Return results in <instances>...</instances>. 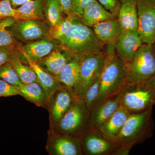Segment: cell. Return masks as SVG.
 I'll return each mask as SVG.
<instances>
[{
    "mask_svg": "<svg viewBox=\"0 0 155 155\" xmlns=\"http://www.w3.org/2000/svg\"><path fill=\"white\" fill-rule=\"evenodd\" d=\"M78 99L76 95L67 88L61 86L49 97L48 110L49 114L50 127L61 120Z\"/></svg>",
    "mask_w": 155,
    "mask_h": 155,
    "instance_id": "obj_9",
    "label": "cell"
},
{
    "mask_svg": "<svg viewBox=\"0 0 155 155\" xmlns=\"http://www.w3.org/2000/svg\"><path fill=\"white\" fill-rule=\"evenodd\" d=\"M19 95L37 107H41L48 110V97L45 91L38 82L24 84L18 88Z\"/></svg>",
    "mask_w": 155,
    "mask_h": 155,
    "instance_id": "obj_21",
    "label": "cell"
},
{
    "mask_svg": "<svg viewBox=\"0 0 155 155\" xmlns=\"http://www.w3.org/2000/svg\"><path fill=\"white\" fill-rule=\"evenodd\" d=\"M56 41L71 56L80 57L104 51L105 45L97 38L93 28L77 17L67 33Z\"/></svg>",
    "mask_w": 155,
    "mask_h": 155,
    "instance_id": "obj_1",
    "label": "cell"
},
{
    "mask_svg": "<svg viewBox=\"0 0 155 155\" xmlns=\"http://www.w3.org/2000/svg\"><path fill=\"white\" fill-rule=\"evenodd\" d=\"M28 65L36 74L38 82L44 89L48 97L51 96L56 90L61 87L58 78L43 68L38 63L26 57H23Z\"/></svg>",
    "mask_w": 155,
    "mask_h": 155,
    "instance_id": "obj_22",
    "label": "cell"
},
{
    "mask_svg": "<svg viewBox=\"0 0 155 155\" xmlns=\"http://www.w3.org/2000/svg\"><path fill=\"white\" fill-rule=\"evenodd\" d=\"M84 155H111L116 146L98 129L87 128L81 137Z\"/></svg>",
    "mask_w": 155,
    "mask_h": 155,
    "instance_id": "obj_12",
    "label": "cell"
},
{
    "mask_svg": "<svg viewBox=\"0 0 155 155\" xmlns=\"http://www.w3.org/2000/svg\"><path fill=\"white\" fill-rule=\"evenodd\" d=\"M19 89L5 81L0 79V97L19 95Z\"/></svg>",
    "mask_w": 155,
    "mask_h": 155,
    "instance_id": "obj_33",
    "label": "cell"
},
{
    "mask_svg": "<svg viewBox=\"0 0 155 155\" xmlns=\"http://www.w3.org/2000/svg\"><path fill=\"white\" fill-rule=\"evenodd\" d=\"M46 150L50 155H84L81 137L54 133L49 129Z\"/></svg>",
    "mask_w": 155,
    "mask_h": 155,
    "instance_id": "obj_10",
    "label": "cell"
},
{
    "mask_svg": "<svg viewBox=\"0 0 155 155\" xmlns=\"http://www.w3.org/2000/svg\"><path fill=\"white\" fill-rule=\"evenodd\" d=\"M11 5L14 8H17L19 6L22 5L23 4L27 2L30 0H9Z\"/></svg>",
    "mask_w": 155,
    "mask_h": 155,
    "instance_id": "obj_39",
    "label": "cell"
},
{
    "mask_svg": "<svg viewBox=\"0 0 155 155\" xmlns=\"http://www.w3.org/2000/svg\"><path fill=\"white\" fill-rule=\"evenodd\" d=\"M117 94L102 101L91 108L87 128L99 130L121 106Z\"/></svg>",
    "mask_w": 155,
    "mask_h": 155,
    "instance_id": "obj_14",
    "label": "cell"
},
{
    "mask_svg": "<svg viewBox=\"0 0 155 155\" xmlns=\"http://www.w3.org/2000/svg\"><path fill=\"white\" fill-rule=\"evenodd\" d=\"M79 69V57L72 56L57 78L60 86L68 89L75 94Z\"/></svg>",
    "mask_w": 155,
    "mask_h": 155,
    "instance_id": "obj_19",
    "label": "cell"
},
{
    "mask_svg": "<svg viewBox=\"0 0 155 155\" xmlns=\"http://www.w3.org/2000/svg\"><path fill=\"white\" fill-rule=\"evenodd\" d=\"M104 52V63L100 78L99 94L94 105L118 94L127 82L124 63L117 55L114 44L105 45Z\"/></svg>",
    "mask_w": 155,
    "mask_h": 155,
    "instance_id": "obj_2",
    "label": "cell"
},
{
    "mask_svg": "<svg viewBox=\"0 0 155 155\" xmlns=\"http://www.w3.org/2000/svg\"><path fill=\"white\" fill-rule=\"evenodd\" d=\"M138 31L143 43L155 41V0H138Z\"/></svg>",
    "mask_w": 155,
    "mask_h": 155,
    "instance_id": "obj_11",
    "label": "cell"
},
{
    "mask_svg": "<svg viewBox=\"0 0 155 155\" xmlns=\"http://www.w3.org/2000/svg\"><path fill=\"white\" fill-rule=\"evenodd\" d=\"M133 146L131 144H120L116 145L111 155H127L129 154L131 148Z\"/></svg>",
    "mask_w": 155,
    "mask_h": 155,
    "instance_id": "obj_35",
    "label": "cell"
},
{
    "mask_svg": "<svg viewBox=\"0 0 155 155\" xmlns=\"http://www.w3.org/2000/svg\"><path fill=\"white\" fill-rule=\"evenodd\" d=\"M143 44L138 30L121 31L114 46L117 55L125 64L131 60Z\"/></svg>",
    "mask_w": 155,
    "mask_h": 155,
    "instance_id": "obj_13",
    "label": "cell"
},
{
    "mask_svg": "<svg viewBox=\"0 0 155 155\" xmlns=\"http://www.w3.org/2000/svg\"><path fill=\"white\" fill-rule=\"evenodd\" d=\"M45 2L46 0H30L17 8L22 20L43 19Z\"/></svg>",
    "mask_w": 155,
    "mask_h": 155,
    "instance_id": "obj_24",
    "label": "cell"
},
{
    "mask_svg": "<svg viewBox=\"0 0 155 155\" xmlns=\"http://www.w3.org/2000/svg\"><path fill=\"white\" fill-rule=\"evenodd\" d=\"M154 129L153 109L139 114H130L114 140L115 145L143 143L151 137Z\"/></svg>",
    "mask_w": 155,
    "mask_h": 155,
    "instance_id": "obj_3",
    "label": "cell"
},
{
    "mask_svg": "<svg viewBox=\"0 0 155 155\" xmlns=\"http://www.w3.org/2000/svg\"><path fill=\"white\" fill-rule=\"evenodd\" d=\"M90 110L84 100L78 99L65 116L49 129L58 134L81 138L88 126Z\"/></svg>",
    "mask_w": 155,
    "mask_h": 155,
    "instance_id": "obj_6",
    "label": "cell"
},
{
    "mask_svg": "<svg viewBox=\"0 0 155 155\" xmlns=\"http://www.w3.org/2000/svg\"><path fill=\"white\" fill-rule=\"evenodd\" d=\"M76 16L69 15L62 18L54 26L50 27L49 38L51 39L58 40L67 33L72 26Z\"/></svg>",
    "mask_w": 155,
    "mask_h": 155,
    "instance_id": "obj_27",
    "label": "cell"
},
{
    "mask_svg": "<svg viewBox=\"0 0 155 155\" xmlns=\"http://www.w3.org/2000/svg\"><path fill=\"white\" fill-rule=\"evenodd\" d=\"M7 28L17 40L24 43H28L40 40L47 37L49 38V25L41 20H18Z\"/></svg>",
    "mask_w": 155,
    "mask_h": 155,
    "instance_id": "obj_8",
    "label": "cell"
},
{
    "mask_svg": "<svg viewBox=\"0 0 155 155\" xmlns=\"http://www.w3.org/2000/svg\"><path fill=\"white\" fill-rule=\"evenodd\" d=\"M0 79L18 89L23 84L10 62L0 66Z\"/></svg>",
    "mask_w": 155,
    "mask_h": 155,
    "instance_id": "obj_29",
    "label": "cell"
},
{
    "mask_svg": "<svg viewBox=\"0 0 155 155\" xmlns=\"http://www.w3.org/2000/svg\"><path fill=\"white\" fill-rule=\"evenodd\" d=\"M62 14L57 0H46L44 14L50 27H54L61 21Z\"/></svg>",
    "mask_w": 155,
    "mask_h": 155,
    "instance_id": "obj_26",
    "label": "cell"
},
{
    "mask_svg": "<svg viewBox=\"0 0 155 155\" xmlns=\"http://www.w3.org/2000/svg\"><path fill=\"white\" fill-rule=\"evenodd\" d=\"M58 47L54 40L41 39L28 43L22 47L19 52L22 57H26L38 64Z\"/></svg>",
    "mask_w": 155,
    "mask_h": 155,
    "instance_id": "obj_15",
    "label": "cell"
},
{
    "mask_svg": "<svg viewBox=\"0 0 155 155\" xmlns=\"http://www.w3.org/2000/svg\"><path fill=\"white\" fill-rule=\"evenodd\" d=\"M100 86L99 78L89 87L84 94L83 99L90 109L94 105L98 97Z\"/></svg>",
    "mask_w": 155,
    "mask_h": 155,
    "instance_id": "obj_31",
    "label": "cell"
},
{
    "mask_svg": "<svg viewBox=\"0 0 155 155\" xmlns=\"http://www.w3.org/2000/svg\"><path fill=\"white\" fill-rule=\"evenodd\" d=\"M63 14L67 16L70 15L71 0H57Z\"/></svg>",
    "mask_w": 155,
    "mask_h": 155,
    "instance_id": "obj_36",
    "label": "cell"
},
{
    "mask_svg": "<svg viewBox=\"0 0 155 155\" xmlns=\"http://www.w3.org/2000/svg\"><path fill=\"white\" fill-rule=\"evenodd\" d=\"M121 8L118 19L121 31H137L138 29V0H120Z\"/></svg>",
    "mask_w": 155,
    "mask_h": 155,
    "instance_id": "obj_16",
    "label": "cell"
},
{
    "mask_svg": "<svg viewBox=\"0 0 155 155\" xmlns=\"http://www.w3.org/2000/svg\"><path fill=\"white\" fill-rule=\"evenodd\" d=\"M14 18L16 21L22 20L21 15L17 8H14L9 0H0V19Z\"/></svg>",
    "mask_w": 155,
    "mask_h": 155,
    "instance_id": "obj_30",
    "label": "cell"
},
{
    "mask_svg": "<svg viewBox=\"0 0 155 155\" xmlns=\"http://www.w3.org/2000/svg\"><path fill=\"white\" fill-rule=\"evenodd\" d=\"M2 19H0V22H1V21H2Z\"/></svg>",
    "mask_w": 155,
    "mask_h": 155,
    "instance_id": "obj_42",
    "label": "cell"
},
{
    "mask_svg": "<svg viewBox=\"0 0 155 155\" xmlns=\"http://www.w3.org/2000/svg\"><path fill=\"white\" fill-rule=\"evenodd\" d=\"M79 77L75 94L79 99H83L87 90L99 79L105 61V52L92 53L79 57Z\"/></svg>",
    "mask_w": 155,
    "mask_h": 155,
    "instance_id": "obj_7",
    "label": "cell"
},
{
    "mask_svg": "<svg viewBox=\"0 0 155 155\" xmlns=\"http://www.w3.org/2000/svg\"><path fill=\"white\" fill-rule=\"evenodd\" d=\"M16 21V19L11 17L2 19L0 22V29L3 28H8L12 25Z\"/></svg>",
    "mask_w": 155,
    "mask_h": 155,
    "instance_id": "obj_38",
    "label": "cell"
},
{
    "mask_svg": "<svg viewBox=\"0 0 155 155\" xmlns=\"http://www.w3.org/2000/svg\"><path fill=\"white\" fill-rule=\"evenodd\" d=\"M118 18L107 11L97 0L84 9L81 19L85 25L92 28L99 22Z\"/></svg>",
    "mask_w": 155,
    "mask_h": 155,
    "instance_id": "obj_23",
    "label": "cell"
},
{
    "mask_svg": "<svg viewBox=\"0 0 155 155\" xmlns=\"http://www.w3.org/2000/svg\"><path fill=\"white\" fill-rule=\"evenodd\" d=\"M129 115L130 114L121 106L99 130L106 137L114 142L122 130Z\"/></svg>",
    "mask_w": 155,
    "mask_h": 155,
    "instance_id": "obj_17",
    "label": "cell"
},
{
    "mask_svg": "<svg viewBox=\"0 0 155 155\" xmlns=\"http://www.w3.org/2000/svg\"><path fill=\"white\" fill-rule=\"evenodd\" d=\"M7 28L0 29V48L12 52H19L22 47Z\"/></svg>",
    "mask_w": 155,
    "mask_h": 155,
    "instance_id": "obj_28",
    "label": "cell"
},
{
    "mask_svg": "<svg viewBox=\"0 0 155 155\" xmlns=\"http://www.w3.org/2000/svg\"><path fill=\"white\" fill-rule=\"evenodd\" d=\"M14 52L0 48V66L10 62L11 55Z\"/></svg>",
    "mask_w": 155,
    "mask_h": 155,
    "instance_id": "obj_37",
    "label": "cell"
},
{
    "mask_svg": "<svg viewBox=\"0 0 155 155\" xmlns=\"http://www.w3.org/2000/svg\"><path fill=\"white\" fill-rule=\"evenodd\" d=\"M145 82L149 86L155 89V75L150 78L148 80L145 81Z\"/></svg>",
    "mask_w": 155,
    "mask_h": 155,
    "instance_id": "obj_40",
    "label": "cell"
},
{
    "mask_svg": "<svg viewBox=\"0 0 155 155\" xmlns=\"http://www.w3.org/2000/svg\"><path fill=\"white\" fill-rule=\"evenodd\" d=\"M72 57L64 50L56 48L38 64L57 78Z\"/></svg>",
    "mask_w": 155,
    "mask_h": 155,
    "instance_id": "obj_20",
    "label": "cell"
},
{
    "mask_svg": "<svg viewBox=\"0 0 155 155\" xmlns=\"http://www.w3.org/2000/svg\"><path fill=\"white\" fill-rule=\"evenodd\" d=\"M153 45L154 52L155 56V41H154V42L153 43Z\"/></svg>",
    "mask_w": 155,
    "mask_h": 155,
    "instance_id": "obj_41",
    "label": "cell"
},
{
    "mask_svg": "<svg viewBox=\"0 0 155 155\" xmlns=\"http://www.w3.org/2000/svg\"><path fill=\"white\" fill-rule=\"evenodd\" d=\"M97 1L107 11L118 17L121 6L120 0H97Z\"/></svg>",
    "mask_w": 155,
    "mask_h": 155,
    "instance_id": "obj_34",
    "label": "cell"
},
{
    "mask_svg": "<svg viewBox=\"0 0 155 155\" xmlns=\"http://www.w3.org/2000/svg\"><path fill=\"white\" fill-rule=\"evenodd\" d=\"M124 64L127 82H145L154 76L155 56L153 44H143L131 60Z\"/></svg>",
    "mask_w": 155,
    "mask_h": 155,
    "instance_id": "obj_5",
    "label": "cell"
},
{
    "mask_svg": "<svg viewBox=\"0 0 155 155\" xmlns=\"http://www.w3.org/2000/svg\"><path fill=\"white\" fill-rule=\"evenodd\" d=\"M97 38L103 44H114L121 31L118 18L99 22L92 27Z\"/></svg>",
    "mask_w": 155,
    "mask_h": 155,
    "instance_id": "obj_18",
    "label": "cell"
},
{
    "mask_svg": "<svg viewBox=\"0 0 155 155\" xmlns=\"http://www.w3.org/2000/svg\"><path fill=\"white\" fill-rule=\"evenodd\" d=\"M117 95L121 106L130 114L145 112L155 105V89L145 82H127Z\"/></svg>",
    "mask_w": 155,
    "mask_h": 155,
    "instance_id": "obj_4",
    "label": "cell"
},
{
    "mask_svg": "<svg viewBox=\"0 0 155 155\" xmlns=\"http://www.w3.org/2000/svg\"><path fill=\"white\" fill-rule=\"evenodd\" d=\"M10 62L22 83L27 84L34 82H38L35 72L29 65L26 66L23 64L20 59V52L12 53Z\"/></svg>",
    "mask_w": 155,
    "mask_h": 155,
    "instance_id": "obj_25",
    "label": "cell"
},
{
    "mask_svg": "<svg viewBox=\"0 0 155 155\" xmlns=\"http://www.w3.org/2000/svg\"><path fill=\"white\" fill-rule=\"evenodd\" d=\"M96 1V0H71L70 15L76 16L81 19L84 9Z\"/></svg>",
    "mask_w": 155,
    "mask_h": 155,
    "instance_id": "obj_32",
    "label": "cell"
}]
</instances>
